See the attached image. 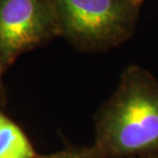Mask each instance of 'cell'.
<instances>
[{
  "label": "cell",
  "instance_id": "obj_1",
  "mask_svg": "<svg viewBox=\"0 0 158 158\" xmlns=\"http://www.w3.org/2000/svg\"><path fill=\"white\" fill-rule=\"evenodd\" d=\"M94 147L104 158L158 151V87L141 75L126 78L99 116Z\"/></svg>",
  "mask_w": 158,
  "mask_h": 158
},
{
  "label": "cell",
  "instance_id": "obj_3",
  "mask_svg": "<svg viewBox=\"0 0 158 158\" xmlns=\"http://www.w3.org/2000/svg\"><path fill=\"white\" fill-rule=\"evenodd\" d=\"M66 26L84 40L102 41L115 36L125 21L118 0H56Z\"/></svg>",
  "mask_w": 158,
  "mask_h": 158
},
{
  "label": "cell",
  "instance_id": "obj_2",
  "mask_svg": "<svg viewBox=\"0 0 158 158\" xmlns=\"http://www.w3.org/2000/svg\"><path fill=\"white\" fill-rule=\"evenodd\" d=\"M47 18L39 0L0 1V60L11 61L39 41Z\"/></svg>",
  "mask_w": 158,
  "mask_h": 158
},
{
  "label": "cell",
  "instance_id": "obj_5",
  "mask_svg": "<svg viewBox=\"0 0 158 158\" xmlns=\"http://www.w3.org/2000/svg\"><path fill=\"white\" fill-rule=\"evenodd\" d=\"M36 158H104V156L93 146L91 148L63 150L49 155H38Z\"/></svg>",
  "mask_w": 158,
  "mask_h": 158
},
{
  "label": "cell",
  "instance_id": "obj_4",
  "mask_svg": "<svg viewBox=\"0 0 158 158\" xmlns=\"http://www.w3.org/2000/svg\"><path fill=\"white\" fill-rule=\"evenodd\" d=\"M26 134L17 123L0 112V158H36Z\"/></svg>",
  "mask_w": 158,
  "mask_h": 158
}]
</instances>
